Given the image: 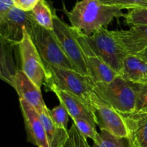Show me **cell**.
<instances>
[{
  "label": "cell",
  "instance_id": "obj_26",
  "mask_svg": "<svg viewBox=\"0 0 147 147\" xmlns=\"http://www.w3.org/2000/svg\"><path fill=\"white\" fill-rule=\"evenodd\" d=\"M134 85L137 93L134 112L147 113V86Z\"/></svg>",
  "mask_w": 147,
  "mask_h": 147
},
{
  "label": "cell",
  "instance_id": "obj_27",
  "mask_svg": "<svg viewBox=\"0 0 147 147\" xmlns=\"http://www.w3.org/2000/svg\"><path fill=\"white\" fill-rule=\"evenodd\" d=\"M40 0H12L14 6L24 11H31Z\"/></svg>",
  "mask_w": 147,
  "mask_h": 147
},
{
  "label": "cell",
  "instance_id": "obj_16",
  "mask_svg": "<svg viewBox=\"0 0 147 147\" xmlns=\"http://www.w3.org/2000/svg\"><path fill=\"white\" fill-rule=\"evenodd\" d=\"M121 76L133 84L147 86V61L138 55H127Z\"/></svg>",
  "mask_w": 147,
  "mask_h": 147
},
{
  "label": "cell",
  "instance_id": "obj_8",
  "mask_svg": "<svg viewBox=\"0 0 147 147\" xmlns=\"http://www.w3.org/2000/svg\"><path fill=\"white\" fill-rule=\"evenodd\" d=\"M18 46L21 58V70L41 88L45 78V67L27 30L24 31L23 40Z\"/></svg>",
  "mask_w": 147,
  "mask_h": 147
},
{
  "label": "cell",
  "instance_id": "obj_10",
  "mask_svg": "<svg viewBox=\"0 0 147 147\" xmlns=\"http://www.w3.org/2000/svg\"><path fill=\"white\" fill-rule=\"evenodd\" d=\"M111 33L126 55H138L147 48V25H131L129 30H116Z\"/></svg>",
  "mask_w": 147,
  "mask_h": 147
},
{
  "label": "cell",
  "instance_id": "obj_11",
  "mask_svg": "<svg viewBox=\"0 0 147 147\" xmlns=\"http://www.w3.org/2000/svg\"><path fill=\"white\" fill-rule=\"evenodd\" d=\"M20 104L25 124L27 141L37 147H50L45 129L38 113L22 99L20 98Z\"/></svg>",
  "mask_w": 147,
  "mask_h": 147
},
{
  "label": "cell",
  "instance_id": "obj_24",
  "mask_svg": "<svg viewBox=\"0 0 147 147\" xmlns=\"http://www.w3.org/2000/svg\"><path fill=\"white\" fill-rule=\"evenodd\" d=\"M66 147H91L89 145L87 139L85 138L77 130L73 124L68 130V139L65 144Z\"/></svg>",
  "mask_w": 147,
  "mask_h": 147
},
{
  "label": "cell",
  "instance_id": "obj_5",
  "mask_svg": "<svg viewBox=\"0 0 147 147\" xmlns=\"http://www.w3.org/2000/svg\"><path fill=\"white\" fill-rule=\"evenodd\" d=\"M53 24V32L62 50L73 65L74 70L80 74L89 76L84 55L75 34L74 29L61 20L55 13Z\"/></svg>",
  "mask_w": 147,
  "mask_h": 147
},
{
  "label": "cell",
  "instance_id": "obj_2",
  "mask_svg": "<svg viewBox=\"0 0 147 147\" xmlns=\"http://www.w3.org/2000/svg\"><path fill=\"white\" fill-rule=\"evenodd\" d=\"M44 65L46 71L43 83L45 86H55L69 92L83 100L94 112L98 106L106 104L96 94V83L90 77L80 74L74 70L45 63Z\"/></svg>",
  "mask_w": 147,
  "mask_h": 147
},
{
  "label": "cell",
  "instance_id": "obj_28",
  "mask_svg": "<svg viewBox=\"0 0 147 147\" xmlns=\"http://www.w3.org/2000/svg\"><path fill=\"white\" fill-rule=\"evenodd\" d=\"M14 6L12 0H0V19Z\"/></svg>",
  "mask_w": 147,
  "mask_h": 147
},
{
  "label": "cell",
  "instance_id": "obj_22",
  "mask_svg": "<svg viewBox=\"0 0 147 147\" xmlns=\"http://www.w3.org/2000/svg\"><path fill=\"white\" fill-rule=\"evenodd\" d=\"M91 147H128L121 139L114 136L104 130L100 131L99 137L96 142H93Z\"/></svg>",
  "mask_w": 147,
  "mask_h": 147
},
{
  "label": "cell",
  "instance_id": "obj_19",
  "mask_svg": "<svg viewBox=\"0 0 147 147\" xmlns=\"http://www.w3.org/2000/svg\"><path fill=\"white\" fill-rule=\"evenodd\" d=\"M34 20L40 27L49 30H53V19L55 11L51 9L46 0H40L31 11Z\"/></svg>",
  "mask_w": 147,
  "mask_h": 147
},
{
  "label": "cell",
  "instance_id": "obj_31",
  "mask_svg": "<svg viewBox=\"0 0 147 147\" xmlns=\"http://www.w3.org/2000/svg\"><path fill=\"white\" fill-rule=\"evenodd\" d=\"M62 147H66L65 146H62Z\"/></svg>",
  "mask_w": 147,
  "mask_h": 147
},
{
  "label": "cell",
  "instance_id": "obj_21",
  "mask_svg": "<svg viewBox=\"0 0 147 147\" xmlns=\"http://www.w3.org/2000/svg\"><path fill=\"white\" fill-rule=\"evenodd\" d=\"M126 24L131 25L141 24L147 25V8L146 7H136L129 9L123 15Z\"/></svg>",
  "mask_w": 147,
  "mask_h": 147
},
{
  "label": "cell",
  "instance_id": "obj_9",
  "mask_svg": "<svg viewBox=\"0 0 147 147\" xmlns=\"http://www.w3.org/2000/svg\"><path fill=\"white\" fill-rule=\"evenodd\" d=\"M74 31L84 55L88 75L95 83H109L119 76L93 50L86 36L75 29Z\"/></svg>",
  "mask_w": 147,
  "mask_h": 147
},
{
  "label": "cell",
  "instance_id": "obj_7",
  "mask_svg": "<svg viewBox=\"0 0 147 147\" xmlns=\"http://www.w3.org/2000/svg\"><path fill=\"white\" fill-rule=\"evenodd\" d=\"M31 11H24L13 6L0 19V37L13 45H19L24 31L30 34L34 22Z\"/></svg>",
  "mask_w": 147,
  "mask_h": 147
},
{
  "label": "cell",
  "instance_id": "obj_25",
  "mask_svg": "<svg viewBox=\"0 0 147 147\" xmlns=\"http://www.w3.org/2000/svg\"><path fill=\"white\" fill-rule=\"evenodd\" d=\"M107 5L116 7L121 9H131L139 7L146 3L147 0H99Z\"/></svg>",
  "mask_w": 147,
  "mask_h": 147
},
{
  "label": "cell",
  "instance_id": "obj_15",
  "mask_svg": "<svg viewBox=\"0 0 147 147\" xmlns=\"http://www.w3.org/2000/svg\"><path fill=\"white\" fill-rule=\"evenodd\" d=\"M123 117L128 131V147H147V113L134 112Z\"/></svg>",
  "mask_w": 147,
  "mask_h": 147
},
{
  "label": "cell",
  "instance_id": "obj_23",
  "mask_svg": "<svg viewBox=\"0 0 147 147\" xmlns=\"http://www.w3.org/2000/svg\"><path fill=\"white\" fill-rule=\"evenodd\" d=\"M50 118L55 125L58 127L64 129H67V123L69 121V114L65 108L60 103L57 106L49 110Z\"/></svg>",
  "mask_w": 147,
  "mask_h": 147
},
{
  "label": "cell",
  "instance_id": "obj_12",
  "mask_svg": "<svg viewBox=\"0 0 147 147\" xmlns=\"http://www.w3.org/2000/svg\"><path fill=\"white\" fill-rule=\"evenodd\" d=\"M96 125L100 131L104 130L119 139L128 138V131L122 115L106 104L98 106L95 112Z\"/></svg>",
  "mask_w": 147,
  "mask_h": 147
},
{
  "label": "cell",
  "instance_id": "obj_20",
  "mask_svg": "<svg viewBox=\"0 0 147 147\" xmlns=\"http://www.w3.org/2000/svg\"><path fill=\"white\" fill-rule=\"evenodd\" d=\"M73 121L77 130L85 138L92 139L93 142L98 139L99 133L96 131V125L83 119H73Z\"/></svg>",
  "mask_w": 147,
  "mask_h": 147
},
{
  "label": "cell",
  "instance_id": "obj_6",
  "mask_svg": "<svg viewBox=\"0 0 147 147\" xmlns=\"http://www.w3.org/2000/svg\"><path fill=\"white\" fill-rule=\"evenodd\" d=\"M86 38L90 47L105 63L121 76L123 60L127 55L120 48L113 38L111 31L102 28L89 37L86 36Z\"/></svg>",
  "mask_w": 147,
  "mask_h": 147
},
{
  "label": "cell",
  "instance_id": "obj_18",
  "mask_svg": "<svg viewBox=\"0 0 147 147\" xmlns=\"http://www.w3.org/2000/svg\"><path fill=\"white\" fill-rule=\"evenodd\" d=\"M45 129L46 135L50 147L65 146L68 139V130L58 127L54 123L49 114V109H45L38 113Z\"/></svg>",
  "mask_w": 147,
  "mask_h": 147
},
{
  "label": "cell",
  "instance_id": "obj_30",
  "mask_svg": "<svg viewBox=\"0 0 147 147\" xmlns=\"http://www.w3.org/2000/svg\"><path fill=\"white\" fill-rule=\"evenodd\" d=\"M146 7V8H147V1L146 3H144V4H142V5L141 6V7Z\"/></svg>",
  "mask_w": 147,
  "mask_h": 147
},
{
  "label": "cell",
  "instance_id": "obj_29",
  "mask_svg": "<svg viewBox=\"0 0 147 147\" xmlns=\"http://www.w3.org/2000/svg\"><path fill=\"white\" fill-rule=\"evenodd\" d=\"M138 56L142 57V59H144V60L147 61V48L144 50V51H143L142 53H141L140 54L138 55Z\"/></svg>",
  "mask_w": 147,
  "mask_h": 147
},
{
  "label": "cell",
  "instance_id": "obj_13",
  "mask_svg": "<svg viewBox=\"0 0 147 147\" xmlns=\"http://www.w3.org/2000/svg\"><path fill=\"white\" fill-rule=\"evenodd\" d=\"M45 87L47 90L55 94L60 100V103L65 108L72 119H86L96 126L95 112L83 100L69 92L62 90L55 86H45Z\"/></svg>",
  "mask_w": 147,
  "mask_h": 147
},
{
  "label": "cell",
  "instance_id": "obj_3",
  "mask_svg": "<svg viewBox=\"0 0 147 147\" xmlns=\"http://www.w3.org/2000/svg\"><path fill=\"white\" fill-rule=\"evenodd\" d=\"M95 89L103 101L121 115L126 116L135 111L137 94L135 85L120 75L109 83H96Z\"/></svg>",
  "mask_w": 147,
  "mask_h": 147
},
{
  "label": "cell",
  "instance_id": "obj_14",
  "mask_svg": "<svg viewBox=\"0 0 147 147\" xmlns=\"http://www.w3.org/2000/svg\"><path fill=\"white\" fill-rule=\"evenodd\" d=\"M14 88L17 91L19 98L28 103L38 113L47 108L43 100L41 88L32 81L21 70H18L16 74Z\"/></svg>",
  "mask_w": 147,
  "mask_h": 147
},
{
  "label": "cell",
  "instance_id": "obj_1",
  "mask_svg": "<svg viewBox=\"0 0 147 147\" xmlns=\"http://www.w3.org/2000/svg\"><path fill=\"white\" fill-rule=\"evenodd\" d=\"M70 26L86 37L109 25L115 18L123 17L122 9L99 0H81L70 11L64 9Z\"/></svg>",
  "mask_w": 147,
  "mask_h": 147
},
{
  "label": "cell",
  "instance_id": "obj_4",
  "mask_svg": "<svg viewBox=\"0 0 147 147\" xmlns=\"http://www.w3.org/2000/svg\"><path fill=\"white\" fill-rule=\"evenodd\" d=\"M30 34L44 63L74 70L72 63L62 50L53 30L43 28L34 22Z\"/></svg>",
  "mask_w": 147,
  "mask_h": 147
},
{
  "label": "cell",
  "instance_id": "obj_17",
  "mask_svg": "<svg viewBox=\"0 0 147 147\" xmlns=\"http://www.w3.org/2000/svg\"><path fill=\"white\" fill-rule=\"evenodd\" d=\"M14 45L0 37V80L14 88V78L19 69L14 62Z\"/></svg>",
  "mask_w": 147,
  "mask_h": 147
}]
</instances>
